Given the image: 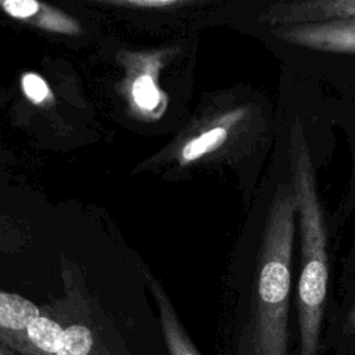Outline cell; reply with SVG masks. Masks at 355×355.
<instances>
[{
	"mask_svg": "<svg viewBox=\"0 0 355 355\" xmlns=\"http://www.w3.org/2000/svg\"><path fill=\"white\" fill-rule=\"evenodd\" d=\"M290 166L301 243V272L297 286L300 355H318L329 284L327 237L312 157L298 119L290 130Z\"/></svg>",
	"mask_w": 355,
	"mask_h": 355,
	"instance_id": "cell-1",
	"label": "cell"
},
{
	"mask_svg": "<svg viewBox=\"0 0 355 355\" xmlns=\"http://www.w3.org/2000/svg\"><path fill=\"white\" fill-rule=\"evenodd\" d=\"M295 215L291 186H279L263 230L255 309L241 355H287Z\"/></svg>",
	"mask_w": 355,
	"mask_h": 355,
	"instance_id": "cell-2",
	"label": "cell"
},
{
	"mask_svg": "<svg viewBox=\"0 0 355 355\" xmlns=\"http://www.w3.org/2000/svg\"><path fill=\"white\" fill-rule=\"evenodd\" d=\"M8 348L18 355H130L85 322L65 324L42 312Z\"/></svg>",
	"mask_w": 355,
	"mask_h": 355,
	"instance_id": "cell-3",
	"label": "cell"
},
{
	"mask_svg": "<svg viewBox=\"0 0 355 355\" xmlns=\"http://www.w3.org/2000/svg\"><path fill=\"white\" fill-rule=\"evenodd\" d=\"M355 19V0H305L273 3L261 21L275 28L322 25Z\"/></svg>",
	"mask_w": 355,
	"mask_h": 355,
	"instance_id": "cell-4",
	"label": "cell"
},
{
	"mask_svg": "<svg viewBox=\"0 0 355 355\" xmlns=\"http://www.w3.org/2000/svg\"><path fill=\"white\" fill-rule=\"evenodd\" d=\"M272 35L286 43L327 53L355 54V19L322 24L273 28Z\"/></svg>",
	"mask_w": 355,
	"mask_h": 355,
	"instance_id": "cell-5",
	"label": "cell"
},
{
	"mask_svg": "<svg viewBox=\"0 0 355 355\" xmlns=\"http://www.w3.org/2000/svg\"><path fill=\"white\" fill-rule=\"evenodd\" d=\"M39 315V308L29 300L17 294L0 293V343L8 348Z\"/></svg>",
	"mask_w": 355,
	"mask_h": 355,
	"instance_id": "cell-6",
	"label": "cell"
},
{
	"mask_svg": "<svg viewBox=\"0 0 355 355\" xmlns=\"http://www.w3.org/2000/svg\"><path fill=\"white\" fill-rule=\"evenodd\" d=\"M247 111L244 108H239L236 111H230V115L225 125H216L207 132L201 133L198 137L190 140L183 148V158L187 161L197 159L204 154L212 153L219 148L227 139L229 135V125L244 119Z\"/></svg>",
	"mask_w": 355,
	"mask_h": 355,
	"instance_id": "cell-7",
	"label": "cell"
},
{
	"mask_svg": "<svg viewBox=\"0 0 355 355\" xmlns=\"http://www.w3.org/2000/svg\"><path fill=\"white\" fill-rule=\"evenodd\" d=\"M162 333L165 347L169 355H200L197 347L191 343L183 327L172 318L169 312L162 315Z\"/></svg>",
	"mask_w": 355,
	"mask_h": 355,
	"instance_id": "cell-8",
	"label": "cell"
},
{
	"mask_svg": "<svg viewBox=\"0 0 355 355\" xmlns=\"http://www.w3.org/2000/svg\"><path fill=\"white\" fill-rule=\"evenodd\" d=\"M135 101L146 110H151L158 103V92L148 76L139 78L133 85Z\"/></svg>",
	"mask_w": 355,
	"mask_h": 355,
	"instance_id": "cell-9",
	"label": "cell"
},
{
	"mask_svg": "<svg viewBox=\"0 0 355 355\" xmlns=\"http://www.w3.org/2000/svg\"><path fill=\"white\" fill-rule=\"evenodd\" d=\"M22 86H24V92L25 94L35 103H40L46 98L47 96V86L44 83V80L33 73L25 75L22 79Z\"/></svg>",
	"mask_w": 355,
	"mask_h": 355,
	"instance_id": "cell-10",
	"label": "cell"
},
{
	"mask_svg": "<svg viewBox=\"0 0 355 355\" xmlns=\"http://www.w3.org/2000/svg\"><path fill=\"white\" fill-rule=\"evenodd\" d=\"M4 8L12 17L26 18L33 15L37 11L39 6L33 0H8L4 3Z\"/></svg>",
	"mask_w": 355,
	"mask_h": 355,
	"instance_id": "cell-11",
	"label": "cell"
},
{
	"mask_svg": "<svg viewBox=\"0 0 355 355\" xmlns=\"http://www.w3.org/2000/svg\"><path fill=\"white\" fill-rule=\"evenodd\" d=\"M344 333L347 336H351V334H355V300L347 313V319H345V323H344Z\"/></svg>",
	"mask_w": 355,
	"mask_h": 355,
	"instance_id": "cell-12",
	"label": "cell"
},
{
	"mask_svg": "<svg viewBox=\"0 0 355 355\" xmlns=\"http://www.w3.org/2000/svg\"><path fill=\"white\" fill-rule=\"evenodd\" d=\"M169 3L171 1H136V4H141V6H165Z\"/></svg>",
	"mask_w": 355,
	"mask_h": 355,
	"instance_id": "cell-13",
	"label": "cell"
},
{
	"mask_svg": "<svg viewBox=\"0 0 355 355\" xmlns=\"http://www.w3.org/2000/svg\"><path fill=\"white\" fill-rule=\"evenodd\" d=\"M0 355H18V354H15L14 351H11L10 348H7L4 344L0 343Z\"/></svg>",
	"mask_w": 355,
	"mask_h": 355,
	"instance_id": "cell-14",
	"label": "cell"
}]
</instances>
